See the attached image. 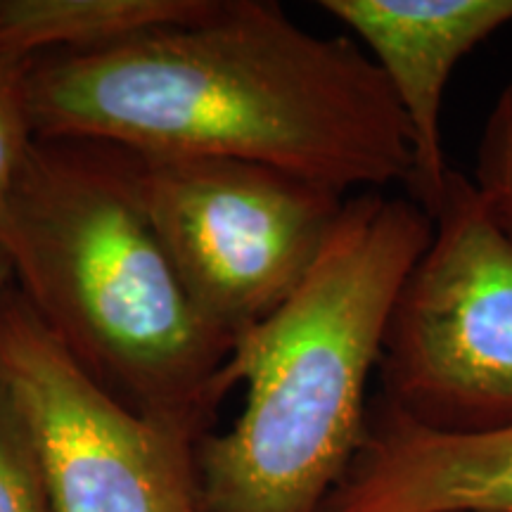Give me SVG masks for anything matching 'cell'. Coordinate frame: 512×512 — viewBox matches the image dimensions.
Listing matches in <instances>:
<instances>
[{
  "mask_svg": "<svg viewBox=\"0 0 512 512\" xmlns=\"http://www.w3.org/2000/svg\"><path fill=\"white\" fill-rule=\"evenodd\" d=\"M27 91L36 138L245 159L344 195L413 181L406 119L366 50L273 0H211L114 46L36 57Z\"/></svg>",
  "mask_w": 512,
  "mask_h": 512,
  "instance_id": "cell-1",
  "label": "cell"
},
{
  "mask_svg": "<svg viewBox=\"0 0 512 512\" xmlns=\"http://www.w3.org/2000/svg\"><path fill=\"white\" fill-rule=\"evenodd\" d=\"M430 235L415 200H347L297 292L230 347L216 387L247 396L226 434L197 441L204 512H320L335 494L366 439L394 299Z\"/></svg>",
  "mask_w": 512,
  "mask_h": 512,
  "instance_id": "cell-2",
  "label": "cell"
},
{
  "mask_svg": "<svg viewBox=\"0 0 512 512\" xmlns=\"http://www.w3.org/2000/svg\"><path fill=\"white\" fill-rule=\"evenodd\" d=\"M0 247L15 290L88 375L204 434L233 344L190 304L117 147L36 138L0 207Z\"/></svg>",
  "mask_w": 512,
  "mask_h": 512,
  "instance_id": "cell-3",
  "label": "cell"
},
{
  "mask_svg": "<svg viewBox=\"0 0 512 512\" xmlns=\"http://www.w3.org/2000/svg\"><path fill=\"white\" fill-rule=\"evenodd\" d=\"M117 150L190 304L230 344L297 292L347 204L275 166Z\"/></svg>",
  "mask_w": 512,
  "mask_h": 512,
  "instance_id": "cell-4",
  "label": "cell"
},
{
  "mask_svg": "<svg viewBox=\"0 0 512 512\" xmlns=\"http://www.w3.org/2000/svg\"><path fill=\"white\" fill-rule=\"evenodd\" d=\"M399 294L380 368L392 408L448 432L512 425V240L451 169Z\"/></svg>",
  "mask_w": 512,
  "mask_h": 512,
  "instance_id": "cell-5",
  "label": "cell"
},
{
  "mask_svg": "<svg viewBox=\"0 0 512 512\" xmlns=\"http://www.w3.org/2000/svg\"><path fill=\"white\" fill-rule=\"evenodd\" d=\"M0 373L29 420L53 512H204V434L107 392L15 285L0 304Z\"/></svg>",
  "mask_w": 512,
  "mask_h": 512,
  "instance_id": "cell-6",
  "label": "cell"
},
{
  "mask_svg": "<svg viewBox=\"0 0 512 512\" xmlns=\"http://www.w3.org/2000/svg\"><path fill=\"white\" fill-rule=\"evenodd\" d=\"M380 69L413 145V200L427 214L451 174L441 138L448 79L465 55L512 22V0H323Z\"/></svg>",
  "mask_w": 512,
  "mask_h": 512,
  "instance_id": "cell-7",
  "label": "cell"
},
{
  "mask_svg": "<svg viewBox=\"0 0 512 512\" xmlns=\"http://www.w3.org/2000/svg\"><path fill=\"white\" fill-rule=\"evenodd\" d=\"M320 512H512V425L448 432L389 406Z\"/></svg>",
  "mask_w": 512,
  "mask_h": 512,
  "instance_id": "cell-8",
  "label": "cell"
},
{
  "mask_svg": "<svg viewBox=\"0 0 512 512\" xmlns=\"http://www.w3.org/2000/svg\"><path fill=\"white\" fill-rule=\"evenodd\" d=\"M211 0H0V50L86 53L202 15Z\"/></svg>",
  "mask_w": 512,
  "mask_h": 512,
  "instance_id": "cell-9",
  "label": "cell"
},
{
  "mask_svg": "<svg viewBox=\"0 0 512 512\" xmlns=\"http://www.w3.org/2000/svg\"><path fill=\"white\" fill-rule=\"evenodd\" d=\"M0 512H53L29 420L0 373Z\"/></svg>",
  "mask_w": 512,
  "mask_h": 512,
  "instance_id": "cell-10",
  "label": "cell"
},
{
  "mask_svg": "<svg viewBox=\"0 0 512 512\" xmlns=\"http://www.w3.org/2000/svg\"><path fill=\"white\" fill-rule=\"evenodd\" d=\"M470 181L491 219L512 240V79L505 83L486 119L475 178Z\"/></svg>",
  "mask_w": 512,
  "mask_h": 512,
  "instance_id": "cell-11",
  "label": "cell"
},
{
  "mask_svg": "<svg viewBox=\"0 0 512 512\" xmlns=\"http://www.w3.org/2000/svg\"><path fill=\"white\" fill-rule=\"evenodd\" d=\"M31 62L0 50V207L36 140L29 110Z\"/></svg>",
  "mask_w": 512,
  "mask_h": 512,
  "instance_id": "cell-12",
  "label": "cell"
},
{
  "mask_svg": "<svg viewBox=\"0 0 512 512\" xmlns=\"http://www.w3.org/2000/svg\"><path fill=\"white\" fill-rule=\"evenodd\" d=\"M12 290V268L8 256H5L3 247H0V304H3L5 294Z\"/></svg>",
  "mask_w": 512,
  "mask_h": 512,
  "instance_id": "cell-13",
  "label": "cell"
}]
</instances>
